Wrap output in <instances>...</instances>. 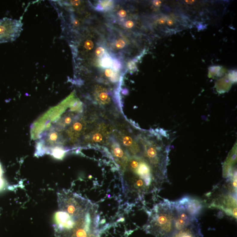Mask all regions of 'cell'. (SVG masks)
I'll return each instance as SVG.
<instances>
[{"label": "cell", "instance_id": "4fadbf2b", "mask_svg": "<svg viewBox=\"0 0 237 237\" xmlns=\"http://www.w3.org/2000/svg\"><path fill=\"white\" fill-rule=\"evenodd\" d=\"M94 47V43L91 40H85L83 43V49L84 51H90Z\"/></svg>", "mask_w": 237, "mask_h": 237}, {"label": "cell", "instance_id": "5bb4252c", "mask_svg": "<svg viewBox=\"0 0 237 237\" xmlns=\"http://www.w3.org/2000/svg\"><path fill=\"white\" fill-rule=\"evenodd\" d=\"M122 67V64L121 62L117 59H113V65L112 66V68L114 71L116 72H118L120 69H121Z\"/></svg>", "mask_w": 237, "mask_h": 237}, {"label": "cell", "instance_id": "277c9868", "mask_svg": "<svg viewBox=\"0 0 237 237\" xmlns=\"http://www.w3.org/2000/svg\"><path fill=\"white\" fill-rule=\"evenodd\" d=\"M115 129L114 122L105 116H101L91 125L83 138L81 147L107 145Z\"/></svg>", "mask_w": 237, "mask_h": 237}, {"label": "cell", "instance_id": "d6986e66", "mask_svg": "<svg viewBox=\"0 0 237 237\" xmlns=\"http://www.w3.org/2000/svg\"><path fill=\"white\" fill-rule=\"evenodd\" d=\"M118 15L119 17L122 18H124L127 16V13L126 10H124V9H121V10L118 11Z\"/></svg>", "mask_w": 237, "mask_h": 237}, {"label": "cell", "instance_id": "30bf717a", "mask_svg": "<svg viewBox=\"0 0 237 237\" xmlns=\"http://www.w3.org/2000/svg\"><path fill=\"white\" fill-rule=\"evenodd\" d=\"M113 6V1H101L99 2L97 8L98 11H107L112 9Z\"/></svg>", "mask_w": 237, "mask_h": 237}, {"label": "cell", "instance_id": "8992f818", "mask_svg": "<svg viewBox=\"0 0 237 237\" xmlns=\"http://www.w3.org/2000/svg\"><path fill=\"white\" fill-rule=\"evenodd\" d=\"M21 20L4 18L0 20V43L12 42L20 35L22 30Z\"/></svg>", "mask_w": 237, "mask_h": 237}, {"label": "cell", "instance_id": "8fae6325", "mask_svg": "<svg viewBox=\"0 0 237 237\" xmlns=\"http://www.w3.org/2000/svg\"><path fill=\"white\" fill-rule=\"evenodd\" d=\"M113 59L107 53L101 58L100 62V64L103 68L109 69L112 67L113 65Z\"/></svg>", "mask_w": 237, "mask_h": 237}, {"label": "cell", "instance_id": "ac0fdd59", "mask_svg": "<svg viewBox=\"0 0 237 237\" xmlns=\"http://www.w3.org/2000/svg\"><path fill=\"white\" fill-rule=\"evenodd\" d=\"M134 23L133 21L131 20H129L125 22L124 26L127 29H131L134 26Z\"/></svg>", "mask_w": 237, "mask_h": 237}, {"label": "cell", "instance_id": "2e32d148", "mask_svg": "<svg viewBox=\"0 0 237 237\" xmlns=\"http://www.w3.org/2000/svg\"><path fill=\"white\" fill-rule=\"evenodd\" d=\"M116 72H117L114 71L112 69H106L104 71V75L105 77L109 79L110 81Z\"/></svg>", "mask_w": 237, "mask_h": 237}, {"label": "cell", "instance_id": "7c38bea8", "mask_svg": "<svg viewBox=\"0 0 237 237\" xmlns=\"http://www.w3.org/2000/svg\"><path fill=\"white\" fill-rule=\"evenodd\" d=\"M127 45V42L126 40L122 38H119L116 41L114 44V46L117 49H122Z\"/></svg>", "mask_w": 237, "mask_h": 237}, {"label": "cell", "instance_id": "e0dca14e", "mask_svg": "<svg viewBox=\"0 0 237 237\" xmlns=\"http://www.w3.org/2000/svg\"><path fill=\"white\" fill-rule=\"evenodd\" d=\"M3 172L2 168L0 163V190L2 189L5 185V182L3 177Z\"/></svg>", "mask_w": 237, "mask_h": 237}, {"label": "cell", "instance_id": "ba28073f", "mask_svg": "<svg viewBox=\"0 0 237 237\" xmlns=\"http://www.w3.org/2000/svg\"><path fill=\"white\" fill-rule=\"evenodd\" d=\"M174 204L176 206L194 218L199 216L204 208L203 203L201 200L189 196H184L174 201Z\"/></svg>", "mask_w": 237, "mask_h": 237}, {"label": "cell", "instance_id": "52a82bcc", "mask_svg": "<svg viewBox=\"0 0 237 237\" xmlns=\"http://www.w3.org/2000/svg\"><path fill=\"white\" fill-rule=\"evenodd\" d=\"M106 146H108V151L111 155L112 159L118 165L120 174L123 173L127 166L130 156L113 134L110 137Z\"/></svg>", "mask_w": 237, "mask_h": 237}, {"label": "cell", "instance_id": "ffe728a7", "mask_svg": "<svg viewBox=\"0 0 237 237\" xmlns=\"http://www.w3.org/2000/svg\"><path fill=\"white\" fill-rule=\"evenodd\" d=\"M160 2L159 1H154V4L155 6H159L160 4Z\"/></svg>", "mask_w": 237, "mask_h": 237}, {"label": "cell", "instance_id": "6da1fadb", "mask_svg": "<svg viewBox=\"0 0 237 237\" xmlns=\"http://www.w3.org/2000/svg\"><path fill=\"white\" fill-rule=\"evenodd\" d=\"M58 202L54 220L57 237H101L97 205L69 190L59 195Z\"/></svg>", "mask_w": 237, "mask_h": 237}, {"label": "cell", "instance_id": "7a4b0ae2", "mask_svg": "<svg viewBox=\"0 0 237 237\" xmlns=\"http://www.w3.org/2000/svg\"><path fill=\"white\" fill-rule=\"evenodd\" d=\"M137 137L142 150V157L150 165L160 184L168 182L167 166L169 149L165 146L162 138L157 132H140Z\"/></svg>", "mask_w": 237, "mask_h": 237}, {"label": "cell", "instance_id": "3957f363", "mask_svg": "<svg viewBox=\"0 0 237 237\" xmlns=\"http://www.w3.org/2000/svg\"><path fill=\"white\" fill-rule=\"evenodd\" d=\"M143 230L155 237H171L175 231L176 210L174 201L167 199L155 204L148 212Z\"/></svg>", "mask_w": 237, "mask_h": 237}, {"label": "cell", "instance_id": "5b68a950", "mask_svg": "<svg viewBox=\"0 0 237 237\" xmlns=\"http://www.w3.org/2000/svg\"><path fill=\"white\" fill-rule=\"evenodd\" d=\"M113 135L130 157H142L141 145L137 137L128 126L116 121Z\"/></svg>", "mask_w": 237, "mask_h": 237}, {"label": "cell", "instance_id": "9c48e42d", "mask_svg": "<svg viewBox=\"0 0 237 237\" xmlns=\"http://www.w3.org/2000/svg\"><path fill=\"white\" fill-rule=\"evenodd\" d=\"M171 237H204L198 219L183 229L177 230Z\"/></svg>", "mask_w": 237, "mask_h": 237}, {"label": "cell", "instance_id": "9a60e30c", "mask_svg": "<svg viewBox=\"0 0 237 237\" xmlns=\"http://www.w3.org/2000/svg\"><path fill=\"white\" fill-rule=\"evenodd\" d=\"M105 54V49L102 46L98 47L95 51V54L98 58H102Z\"/></svg>", "mask_w": 237, "mask_h": 237}]
</instances>
